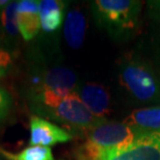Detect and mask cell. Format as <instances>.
<instances>
[{"mask_svg":"<svg viewBox=\"0 0 160 160\" xmlns=\"http://www.w3.org/2000/svg\"><path fill=\"white\" fill-rule=\"evenodd\" d=\"M139 1L133 0H97L95 1L98 18L108 29L121 33L134 29L140 12Z\"/></svg>","mask_w":160,"mask_h":160,"instance_id":"cell-5","label":"cell"},{"mask_svg":"<svg viewBox=\"0 0 160 160\" xmlns=\"http://www.w3.org/2000/svg\"><path fill=\"white\" fill-rule=\"evenodd\" d=\"M30 129V146H41L49 148L56 143L70 142L73 135L68 131L58 127L41 117L32 116L29 123Z\"/></svg>","mask_w":160,"mask_h":160,"instance_id":"cell-7","label":"cell"},{"mask_svg":"<svg viewBox=\"0 0 160 160\" xmlns=\"http://www.w3.org/2000/svg\"><path fill=\"white\" fill-rule=\"evenodd\" d=\"M17 6L18 1H11L0 14V21H1L4 32L12 38L18 37L19 33L17 23Z\"/></svg>","mask_w":160,"mask_h":160,"instance_id":"cell-14","label":"cell"},{"mask_svg":"<svg viewBox=\"0 0 160 160\" xmlns=\"http://www.w3.org/2000/svg\"><path fill=\"white\" fill-rule=\"evenodd\" d=\"M142 131L123 123L102 122L86 131V140L80 147L79 160H100L102 153L111 149H120L132 143Z\"/></svg>","mask_w":160,"mask_h":160,"instance_id":"cell-1","label":"cell"},{"mask_svg":"<svg viewBox=\"0 0 160 160\" xmlns=\"http://www.w3.org/2000/svg\"><path fill=\"white\" fill-rule=\"evenodd\" d=\"M77 78L71 70L57 67L44 73L30 89V105L34 112L56 106L67 96L76 92Z\"/></svg>","mask_w":160,"mask_h":160,"instance_id":"cell-2","label":"cell"},{"mask_svg":"<svg viewBox=\"0 0 160 160\" xmlns=\"http://www.w3.org/2000/svg\"><path fill=\"white\" fill-rule=\"evenodd\" d=\"M86 21L84 15L79 9L70 11L65 22V39L73 49H78L81 46L85 36Z\"/></svg>","mask_w":160,"mask_h":160,"instance_id":"cell-12","label":"cell"},{"mask_svg":"<svg viewBox=\"0 0 160 160\" xmlns=\"http://www.w3.org/2000/svg\"><path fill=\"white\" fill-rule=\"evenodd\" d=\"M38 114L68 126L71 129L88 131L106 119H98L92 116L76 92L67 96L56 106L43 110Z\"/></svg>","mask_w":160,"mask_h":160,"instance_id":"cell-4","label":"cell"},{"mask_svg":"<svg viewBox=\"0 0 160 160\" xmlns=\"http://www.w3.org/2000/svg\"><path fill=\"white\" fill-rule=\"evenodd\" d=\"M77 94L86 108L96 118L105 119L110 113V94L106 86L88 82L79 88Z\"/></svg>","mask_w":160,"mask_h":160,"instance_id":"cell-8","label":"cell"},{"mask_svg":"<svg viewBox=\"0 0 160 160\" xmlns=\"http://www.w3.org/2000/svg\"><path fill=\"white\" fill-rule=\"evenodd\" d=\"M17 23L19 32L25 41L33 39L41 29L39 1L36 0L18 1Z\"/></svg>","mask_w":160,"mask_h":160,"instance_id":"cell-9","label":"cell"},{"mask_svg":"<svg viewBox=\"0 0 160 160\" xmlns=\"http://www.w3.org/2000/svg\"><path fill=\"white\" fill-rule=\"evenodd\" d=\"M142 132L160 133V106H151L133 110L124 121Z\"/></svg>","mask_w":160,"mask_h":160,"instance_id":"cell-10","label":"cell"},{"mask_svg":"<svg viewBox=\"0 0 160 160\" xmlns=\"http://www.w3.org/2000/svg\"><path fill=\"white\" fill-rule=\"evenodd\" d=\"M100 160H160V133L142 132L129 146L104 151Z\"/></svg>","mask_w":160,"mask_h":160,"instance_id":"cell-6","label":"cell"},{"mask_svg":"<svg viewBox=\"0 0 160 160\" xmlns=\"http://www.w3.org/2000/svg\"><path fill=\"white\" fill-rule=\"evenodd\" d=\"M12 66V54L3 47H0V78L4 77L11 71Z\"/></svg>","mask_w":160,"mask_h":160,"instance_id":"cell-15","label":"cell"},{"mask_svg":"<svg viewBox=\"0 0 160 160\" xmlns=\"http://www.w3.org/2000/svg\"><path fill=\"white\" fill-rule=\"evenodd\" d=\"M0 155L6 160H55L50 148L41 146H29L17 153H12L0 148Z\"/></svg>","mask_w":160,"mask_h":160,"instance_id":"cell-13","label":"cell"},{"mask_svg":"<svg viewBox=\"0 0 160 160\" xmlns=\"http://www.w3.org/2000/svg\"><path fill=\"white\" fill-rule=\"evenodd\" d=\"M120 84L136 100L160 103V76L146 62L126 59L120 66Z\"/></svg>","mask_w":160,"mask_h":160,"instance_id":"cell-3","label":"cell"},{"mask_svg":"<svg viewBox=\"0 0 160 160\" xmlns=\"http://www.w3.org/2000/svg\"><path fill=\"white\" fill-rule=\"evenodd\" d=\"M4 41H5V32H4L3 27H2L1 21H0V47H2L1 45L4 43Z\"/></svg>","mask_w":160,"mask_h":160,"instance_id":"cell-17","label":"cell"},{"mask_svg":"<svg viewBox=\"0 0 160 160\" xmlns=\"http://www.w3.org/2000/svg\"><path fill=\"white\" fill-rule=\"evenodd\" d=\"M12 104V98L4 88H0V124L8 116Z\"/></svg>","mask_w":160,"mask_h":160,"instance_id":"cell-16","label":"cell"},{"mask_svg":"<svg viewBox=\"0 0 160 160\" xmlns=\"http://www.w3.org/2000/svg\"><path fill=\"white\" fill-rule=\"evenodd\" d=\"M65 3L60 0L39 1L41 28L45 32H53L60 27L63 18Z\"/></svg>","mask_w":160,"mask_h":160,"instance_id":"cell-11","label":"cell"}]
</instances>
